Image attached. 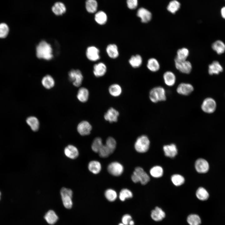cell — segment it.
I'll list each match as a JSON object with an SVG mask.
<instances>
[{
	"label": "cell",
	"mask_w": 225,
	"mask_h": 225,
	"mask_svg": "<svg viewBox=\"0 0 225 225\" xmlns=\"http://www.w3.org/2000/svg\"><path fill=\"white\" fill-rule=\"evenodd\" d=\"M36 54L39 59L49 61L53 57V50L50 44L45 40L41 41L36 48Z\"/></svg>",
	"instance_id": "obj_1"
},
{
	"label": "cell",
	"mask_w": 225,
	"mask_h": 225,
	"mask_svg": "<svg viewBox=\"0 0 225 225\" xmlns=\"http://www.w3.org/2000/svg\"><path fill=\"white\" fill-rule=\"evenodd\" d=\"M131 179L134 183L140 182L142 184L144 185L150 181V178L142 168L137 167L131 176Z\"/></svg>",
	"instance_id": "obj_2"
},
{
	"label": "cell",
	"mask_w": 225,
	"mask_h": 225,
	"mask_svg": "<svg viewBox=\"0 0 225 225\" xmlns=\"http://www.w3.org/2000/svg\"><path fill=\"white\" fill-rule=\"evenodd\" d=\"M149 97L153 102L156 103L166 100V92L164 88L157 86L152 88L149 92Z\"/></svg>",
	"instance_id": "obj_3"
},
{
	"label": "cell",
	"mask_w": 225,
	"mask_h": 225,
	"mask_svg": "<svg viewBox=\"0 0 225 225\" xmlns=\"http://www.w3.org/2000/svg\"><path fill=\"white\" fill-rule=\"evenodd\" d=\"M150 142L148 137L142 135L138 138L134 144L135 150L139 153H144L148 150Z\"/></svg>",
	"instance_id": "obj_4"
},
{
	"label": "cell",
	"mask_w": 225,
	"mask_h": 225,
	"mask_svg": "<svg viewBox=\"0 0 225 225\" xmlns=\"http://www.w3.org/2000/svg\"><path fill=\"white\" fill-rule=\"evenodd\" d=\"M72 192L71 189L66 188H62L60 190L63 204L67 209H70L72 207Z\"/></svg>",
	"instance_id": "obj_5"
},
{
	"label": "cell",
	"mask_w": 225,
	"mask_h": 225,
	"mask_svg": "<svg viewBox=\"0 0 225 225\" xmlns=\"http://www.w3.org/2000/svg\"><path fill=\"white\" fill-rule=\"evenodd\" d=\"M68 76L69 80L74 86L79 87L82 84L83 77L80 70L78 69L71 70L68 72Z\"/></svg>",
	"instance_id": "obj_6"
},
{
	"label": "cell",
	"mask_w": 225,
	"mask_h": 225,
	"mask_svg": "<svg viewBox=\"0 0 225 225\" xmlns=\"http://www.w3.org/2000/svg\"><path fill=\"white\" fill-rule=\"evenodd\" d=\"M174 63L177 69L183 73L189 74L192 70V64L190 61L187 60L181 61L175 58Z\"/></svg>",
	"instance_id": "obj_7"
},
{
	"label": "cell",
	"mask_w": 225,
	"mask_h": 225,
	"mask_svg": "<svg viewBox=\"0 0 225 225\" xmlns=\"http://www.w3.org/2000/svg\"><path fill=\"white\" fill-rule=\"evenodd\" d=\"M99 49L94 46H90L86 49V56L87 58L92 62H96L100 58Z\"/></svg>",
	"instance_id": "obj_8"
},
{
	"label": "cell",
	"mask_w": 225,
	"mask_h": 225,
	"mask_svg": "<svg viewBox=\"0 0 225 225\" xmlns=\"http://www.w3.org/2000/svg\"><path fill=\"white\" fill-rule=\"evenodd\" d=\"M216 108V103L212 98H208L205 99L201 105L202 110L205 112L211 113L213 112Z\"/></svg>",
	"instance_id": "obj_9"
},
{
	"label": "cell",
	"mask_w": 225,
	"mask_h": 225,
	"mask_svg": "<svg viewBox=\"0 0 225 225\" xmlns=\"http://www.w3.org/2000/svg\"><path fill=\"white\" fill-rule=\"evenodd\" d=\"M123 167L122 164L117 162H111L108 167V172L115 176L121 175L123 173Z\"/></svg>",
	"instance_id": "obj_10"
},
{
	"label": "cell",
	"mask_w": 225,
	"mask_h": 225,
	"mask_svg": "<svg viewBox=\"0 0 225 225\" xmlns=\"http://www.w3.org/2000/svg\"><path fill=\"white\" fill-rule=\"evenodd\" d=\"M107 67L105 63L100 62L95 64L93 68L94 75L97 78L101 77L104 76L107 72Z\"/></svg>",
	"instance_id": "obj_11"
},
{
	"label": "cell",
	"mask_w": 225,
	"mask_h": 225,
	"mask_svg": "<svg viewBox=\"0 0 225 225\" xmlns=\"http://www.w3.org/2000/svg\"><path fill=\"white\" fill-rule=\"evenodd\" d=\"M195 167L196 171L199 173H205L209 169V164L205 159L200 158L195 162Z\"/></svg>",
	"instance_id": "obj_12"
},
{
	"label": "cell",
	"mask_w": 225,
	"mask_h": 225,
	"mask_svg": "<svg viewBox=\"0 0 225 225\" xmlns=\"http://www.w3.org/2000/svg\"><path fill=\"white\" fill-rule=\"evenodd\" d=\"M77 131L81 135L85 136L89 134L92 129V126L87 121H83L78 125Z\"/></svg>",
	"instance_id": "obj_13"
},
{
	"label": "cell",
	"mask_w": 225,
	"mask_h": 225,
	"mask_svg": "<svg viewBox=\"0 0 225 225\" xmlns=\"http://www.w3.org/2000/svg\"><path fill=\"white\" fill-rule=\"evenodd\" d=\"M176 90L179 94L187 96L192 92L194 88L192 85L190 83L182 82L178 85Z\"/></svg>",
	"instance_id": "obj_14"
},
{
	"label": "cell",
	"mask_w": 225,
	"mask_h": 225,
	"mask_svg": "<svg viewBox=\"0 0 225 225\" xmlns=\"http://www.w3.org/2000/svg\"><path fill=\"white\" fill-rule=\"evenodd\" d=\"M119 115V112L113 108H111L105 113L104 117L106 120L113 122L118 121Z\"/></svg>",
	"instance_id": "obj_15"
},
{
	"label": "cell",
	"mask_w": 225,
	"mask_h": 225,
	"mask_svg": "<svg viewBox=\"0 0 225 225\" xmlns=\"http://www.w3.org/2000/svg\"><path fill=\"white\" fill-rule=\"evenodd\" d=\"M106 52L108 56L111 58L115 59L119 55V52L118 46L115 44H108L106 49Z\"/></svg>",
	"instance_id": "obj_16"
},
{
	"label": "cell",
	"mask_w": 225,
	"mask_h": 225,
	"mask_svg": "<svg viewBox=\"0 0 225 225\" xmlns=\"http://www.w3.org/2000/svg\"><path fill=\"white\" fill-rule=\"evenodd\" d=\"M137 16L140 18L141 21L143 23H147L149 22L152 18L151 13L146 9L142 8L138 11Z\"/></svg>",
	"instance_id": "obj_17"
},
{
	"label": "cell",
	"mask_w": 225,
	"mask_h": 225,
	"mask_svg": "<svg viewBox=\"0 0 225 225\" xmlns=\"http://www.w3.org/2000/svg\"><path fill=\"white\" fill-rule=\"evenodd\" d=\"M165 155L171 158H174L178 153V149L174 144L164 145L163 148Z\"/></svg>",
	"instance_id": "obj_18"
},
{
	"label": "cell",
	"mask_w": 225,
	"mask_h": 225,
	"mask_svg": "<svg viewBox=\"0 0 225 225\" xmlns=\"http://www.w3.org/2000/svg\"><path fill=\"white\" fill-rule=\"evenodd\" d=\"M163 77L165 83L168 86H172L175 84L176 77L173 72L171 71L165 72L163 74Z\"/></svg>",
	"instance_id": "obj_19"
},
{
	"label": "cell",
	"mask_w": 225,
	"mask_h": 225,
	"mask_svg": "<svg viewBox=\"0 0 225 225\" xmlns=\"http://www.w3.org/2000/svg\"><path fill=\"white\" fill-rule=\"evenodd\" d=\"M151 216L153 220L158 222L162 220L165 218V213L161 208L157 207L151 211Z\"/></svg>",
	"instance_id": "obj_20"
},
{
	"label": "cell",
	"mask_w": 225,
	"mask_h": 225,
	"mask_svg": "<svg viewBox=\"0 0 225 225\" xmlns=\"http://www.w3.org/2000/svg\"><path fill=\"white\" fill-rule=\"evenodd\" d=\"M64 152L67 157L72 159L77 158L79 155L78 149L75 146L71 145H68L65 148Z\"/></svg>",
	"instance_id": "obj_21"
},
{
	"label": "cell",
	"mask_w": 225,
	"mask_h": 225,
	"mask_svg": "<svg viewBox=\"0 0 225 225\" xmlns=\"http://www.w3.org/2000/svg\"><path fill=\"white\" fill-rule=\"evenodd\" d=\"M147 67L150 71L156 72L159 70L160 66L158 61L155 58H152L148 60Z\"/></svg>",
	"instance_id": "obj_22"
},
{
	"label": "cell",
	"mask_w": 225,
	"mask_h": 225,
	"mask_svg": "<svg viewBox=\"0 0 225 225\" xmlns=\"http://www.w3.org/2000/svg\"><path fill=\"white\" fill-rule=\"evenodd\" d=\"M142 57L140 55L138 54L132 55L128 60L129 64L134 68L140 67L142 65Z\"/></svg>",
	"instance_id": "obj_23"
},
{
	"label": "cell",
	"mask_w": 225,
	"mask_h": 225,
	"mask_svg": "<svg viewBox=\"0 0 225 225\" xmlns=\"http://www.w3.org/2000/svg\"><path fill=\"white\" fill-rule=\"evenodd\" d=\"M223 68L219 63L217 61L213 62L208 66V72L209 74H218L222 72Z\"/></svg>",
	"instance_id": "obj_24"
},
{
	"label": "cell",
	"mask_w": 225,
	"mask_h": 225,
	"mask_svg": "<svg viewBox=\"0 0 225 225\" xmlns=\"http://www.w3.org/2000/svg\"><path fill=\"white\" fill-rule=\"evenodd\" d=\"M89 95L88 90L84 87H81L78 89L77 98L80 102H84L88 100Z\"/></svg>",
	"instance_id": "obj_25"
},
{
	"label": "cell",
	"mask_w": 225,
	"mask_h": 225,
	"mask_svg": "<svg viewBox=\"0 0 225 225\" xmlns=\"http://www.w3.org/2000/svg\"><path fill=\"white\" fill-rule=\"evenodd\" d=\"M44 218L47 222L50 225L54 224L58 219V216L52 210L48 211L45 214Z\"/></svg>",
	"instance_id": "obj_26"
},
{
	"label": "cell",
	"mask_w": 225,
	"mask_h": 225,
	"mask_svg": "<svg viewBox=\"0 0 225 225\" xmlns=\"http://www.w3.org/2000/svg\"><path fill=\"white\" fill-rule=\"evenodd\" d=\"M41 83L44 87L49 89L54 86L55 82L53 78L51 75L48 74L43 77Z\"/></svg>",
	"instance_id": "obj_27"
},
{
	"label": "cell",
	"mask_w": 225,
	"mask_h": 225,
	"mask_svg": "<svg viewBox=\"0 0 225 225\" xmlns=\"http://www.w3.org/2000/svg\"><path fill=\"white\" fill-rule=\"evenodd\" d=\"M26 121L34 131H37L39 128V122L38 119L34 116H30L27 118Z\"/></svg>",
	"instance_id": "obj_28"
},
{
	"label": "cell",
	"mask_w": 225,
	"mask_h": 225,
	"mask_svg": "<svg viewBox=\"0 0 225 225\" xmlns=\"http://www.w3.org/2000/svg\"><path fill=\"white\" fill-rule=\"evenodd\" d=\"M101 168L100 163L97 161H92L89 162L88 165L89 170L94 174L98 173L100 172Z\"/></svg>",
	"instance_id": "obj_29"
},
{
	"label": "cell",
	"mask_w": 225,
	"mask_h": 225,
	"mask_svg": "<svg viewBox=\"0 0 225 225\" xmlns=\"http://www.w3.org/2000/svg\"><path fill=\"white\" fill-rule=\"evenodd\" d=\"M53 12L57 15H62L66 11L64 5L61 2L55 3L52 8Z\"/></svg>",
	"instance_id": "obj_30"
},
{
	"label": "cell",
	"mask_w": 225,
	"mask_h": 225,
	"mask_svg": "<svg viewBox=\"0 0 225 225\" xmlns=\"http://www.w3.org/2000/svg\"><path fill=\"white\" fill-rule=\"evenodd\" d=\"M189 54V51L187 48L183 47L178 49L175 58L180 60H187Z\"/></svg>",
	"instance_id": "obj_31"
},
{
	"label": "cell",
	"mask_w": 225,
	"mask_h": 225,
	"mask_svg": "<svg viewBox=\"0 0 225 225\" xmlns=\"http://www.w3.org/2000/svg\"><path fill=\"white\" fill-rule=\"evenodd\" d=\"M108 91L111 95L114 97H117L121 94L122 88L119 85L114 83L109 86Z\"/></svg>",
	"instance_id": "obj_32"
},
{
	"label": "cell",
	"mask_w": 225,
	"mask_h": 225,
	"mask_svg": "<svg viewBox=\"0 0 225 225\" xmlns=\"http://www.w3.org/2000/svg\"><path fill=\"white\" fill-rule=\"evenodd\" d=\"M94 19L97 23L100 25H103L107 22V16L105 12L100 11L95 14Z\"/></svg>",
	"instance_id": "obj_33"
},
{
	"label": "cell",
	"mask_w": 225,
	"mask_h": 225,
	"mask_svg": "<svg viewBox=\"0 0 225 225\" xmlns=\"http://www.w3.org/2000/svg\"><path fill=\"white\" fill-rule=\"evenodd\" d=\"M212 49L218 54H221L225 51V44L222 41L217 40L212 45Z\"/></svg>",
	"instance_id": "obj_34"
},
{
	"label": "cell",
	"mask_w": 225,
	"mask_h": 225,
	"mask_svg": "<svg viewBox=\"0 0 225 225\" xmlns=\"http://www.w3.org/2000/svg\"><path fill=\"white\" fill-rule=\"evenodd\" d=\"M196 196L199 200L205 201L208 199L209 194L207 191L204 188H199L196 192Z\"/></svg>",
	"instance_id": "obj_35"
},
{
	"label": "cell",
	"mask_w": 225,
	"mask_h": 225,
	"mask_svg": "<svg viewBox=\"0 0 225 225\" xmlns=\"http://www.w3.org/2000/svg\"><path fill=\"white\" fill-rule=\"evenodd\" d=\"M187 221L189 225H200L201 223L200 217L195 214L189 215L187 217Z\"/></svg>",
	"instance_id": "obj_36"
},
{
	"label": "cell",
	"mask_w": 225,
	"mask_h": 225,
	"mask_svg": "<svg viewBox=\"0 0 225 225\" xmlns=\"http://www.w3.org/2000/svg\"><path fill=\"white\" fill-rule=\"evenodd\" d=\"M98 3L96 0H87L86 8L87 11L90 13L95 12L97 9Z\"/></svg>",
	"instance_id": "obj_37"
},
{
	"label": "cell",
	"mask_w": 225,
	"mask_h": 225,
	"mask_svg": "<svg viewBox=\"0 0 225 225\" xmlns=\"http://www.w3.org/2000/svg\"><path fill=\"white\" fill-rule=\"evenodd\" d=\"M151 175L153 177L159 178L161 177L163 174V169L159 166H156L152 167L150 170Z\"/></svg>",
	"instance_id": "obj_38"
},
{
	"label": "cell",
	"mask_w": 225,
	"mask_h": 225,
	"mask_svg": "<svg viewBox=\"0 0 225 225\" xmlns=\"http://www.w3.org/2000/svg\"><path fill=\"white\" fill-rule=\"evenodd\" d=\"M103 144L101 138L97 137L93 140L91 146L92 150L95 152H98Z\"/></svg>",
	"instance_id": "obj_39"
},
{
	"label": "cell",
	"mask_w": 225,
	"mask_h": 225,
	"mask_svg": "<svg viewBox=\"0 0 225 225\" xmlns=\"http://www.w3.org/2000/svg\"><path fill=\"white\" fill-rule=\"evenodd\" d=\"M171 180L173 184L177 186L182 185L185 182L184 178L178 174L172 175L171 177Z\"/></svg>",
	"instance_id": "obj_40"
},
{
	"label": "cell",
	"mask_w": 225,
	"mask_h": 225,
	"mask_svg": "<svg viewBox=\"0 0 225 225\" xmlns=\"http://www.w3.org/2000/svg\"><path fill=\"white\" fill-rule=\"evenodd\" d=\"M133 197L132 192L127 188L122 189L120 192L119 198L122 201H125L127 198H132Z\"/></svg>",
	"instance_id": "obj_41"
},
{
	"label": "cell",
	"mask_w": 225,
	"mask_h": 225,
	"mask_svg": "<svg viewBox=\"0 0 225 225\" xmlns=\"http://www.w3.org/2000/svg\"><path fill=\"white\" fill-rule=\"evenodd\" d=\"M105 196L108 200L110 202H113L117 198V194L114 190L108 189L105 191Z\"/></svg>",
	"instance_id": "obj_42"
},
{
	"label": "cell",
	"mask_w": 225,
	"mask_h": 225,
	"mask_svg": "<svg viewBox=\"0 0 225 225\" xmlns=\"http://www.w3.org/2000/svg\"><path fill=\"white\" fill-rule=\"evenodd\" d=\"M180 4L178 1L174 0L171 2L167 7L168 10L172 13H175L180 8Z\"/></svg>",
	"instance_id": "obj_43"
},
{
	"label": "cell",
	"mask_w": 225,
	"mask_h": 225,
	"mask_svg": "<svg viewBox=\"0 0 225 225\" xmlns=\"http://www.w3.org/2000/svg\"><path fill=\"white\" fill-rule=\"evenodd\" d=\"M99 156L103 158L108 157L112 153L111 150L105 145H103L98 152Z\"/></svg>",
	"instance_id": "obj_44"
},
{
	"label": "cell",
	"mask_w": 225,
	"mask_h": 225,
	"mask_svg": "<svg viewBox=\"0 0 225 225\" xmlns=\"http://www.w3.org/2000/svg\"><path fill=\"white\" fill-rule=\"evenodd\" d=\"M105 145L113 153L116 148V142L113 138L109 137L107 139Z\"/></svg>",
	"instance_id": "obj_45"
},
{
	"label": "cell",
	"mask_w": 225,
	"mask_h": 225,
	"mask_svg": "<svg viewBox=\"0 0 225 225\" xmlns=\"http://www.w3.org/2000/svg\"><path fill=\"white\" fill-rule=\"evenodd\" d=\"M9 31L8 27L4 23L0 24V38H4L8 35Z\"/></svg>",
	"instance_id": "obj_46"
},
{
	"label": "cell",
	"mask_w": 225,
	"mask_h": 225,
	"mask_svg": "<svg viewBox=\"0 0 225 225\" xmlns=\"http://www.w3.org/2000/svg\"><path fill=\"white\" fill-rule=\"evenodd\" d=\"M127 3L128 7L130 9H135L138 5V0H127Z\"/></svg>",
	"instance_id": "obj_47"
},
{
	"label": "cell",
	"mask_w": 225,
	"mask_h": 225,
	"mask_svg": "<svg viewBox=\"0 0 225 225\" xmlns=\"http://www.w3.org/2000/svg\"><path fill=\"white\" fill-rule=\"evenodd\" d=\"M132 220V217L129 214L124 215L122 218V223L124 225H129L130 221Z\"/></svg>",
	"instance_id": "obj_48"
},
{
	"label": "cell",
	"mask_w": 225,
	"mask_h": 225,
	"mask_svg": "<svg viewBox=\"0 0 225 225\" xmlns=\"http://www.w3.org/2000/svg\"><path fill=\"white\" fill-rule=\"evenodd\" d=\"M221 14L222 18L225 19V7L222 8L221 10Z\"/></svg>",
	"instance_id": "obj_49"
},
{
	"label": "cell",
	"mask_w": 225,
	"mask_h": 225,
	"mask_svg": "<svg viewBox=\"0 0 225 225\" xmlns=\"http://www.w3.org/2000/svg\"><path fill=\"white\" fill-rule=\"evenodd\" d=\"M134 221L131 220L129 222V225H134Z\"/></svg>",
	"instance_id": "obj_50"
},
{
	"label": "cell",
	"mask_w": 225,
	"mask_h": 225,
	"mask_svg": "<svg viewBox=\"0 0 225 225\" xmlns=\"http://www.w3.org/2000/svg\"><path fill=\"white\" fill-rule=\"evenodd\" d=\"M118 225H124L123 223H120Z\"/></svg>",
	"instance_id": "obj_51"
},
{
	"label": "cell",
	"mask_w": 225,
	"mask_h": 225,
	"mask_svg": "<svg viewBox=\"0 0 225 225\" xmlns=\"http://www.w3.org/2000/svg\"><path fill=\"white\" fill-rule=\"evenodd\" d=\"M1 193L0 192V197Z\"/></svg>",
	"instance_id": "obj_52"
}]
</instances>
